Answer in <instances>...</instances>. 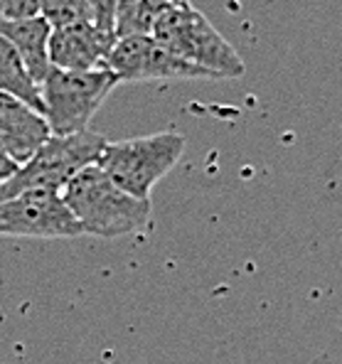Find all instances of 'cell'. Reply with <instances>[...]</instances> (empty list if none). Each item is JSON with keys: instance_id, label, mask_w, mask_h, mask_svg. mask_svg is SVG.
<instances>
[{"instance_id": "8", "label": "cell", "mask_w": 342, "mask_h": 364, "mask_svg": "<svg viewBox=\"0 0 342 364\" xmlns=\"http://www.w3.org/2000/svg\"><path fill=\"white\" fill-rule=\"evenodd\" d=\"M116 35L96 23H79L57 28L50 35V64L67 72L106 69Z\"/></svg>"}, {"instance_id": "10", "label": "cell", "mask_w": 342, "mask_h": 364, "mask_svg": "<svg viewBox=\"0 0 342 364\" xmlns=\"http://www.w3.org/2000/svg\"><path fill=\"white\" fill-rule=\"evenodd\" d=\"M0 35L18 50L20 60L28 67L37 84L47 77L50 64V35L52 25L42 15L35 18H0Z\"/></svg>"}, {"instance_id": "14", "label": "cell", "mask_w": 342, "mask_h": 364, "mask_svg": "<svg viewBox=\"0 0 342 364\" xmlns=\"http://www.w3.org/2000/svg\"><path fill=\"white\" fill-rule=\"evenodd\" d=\"M42 0H0V18H35Z\"/></svg>"}, {"instance_id": "5", "label": "cell", "mask_w": 342, "mask_h": 364, "mask_svg": "<svg viewBox=\"0 0 342 364\" xmlns=\"http://www.w3.org/2000/svg\"><path fill=\"white\" fill-rule=\"evenodd\" d=\"M119 84L121 82L111 69L67 72V69L52 67L40 84L45 119L50 123L52 136L89 131L94 114Z\"/></svg>"}, {"instance_id": "16", "label": "cell", "mask_w": 342, "mask_h": 364, "mask_svg": "<svg viewBox=\"0 0 342 364\" xmlns=\"http://www.w3.org/2000/svg\"><path fill=\"white\" fill-rule=\"evenodd\" d=\"M18 170V163H15L13 158H10L8 153L0 148V185H3L8 178H13V173Z\"/></svg>"}, {"instance_id": "7", "label": "cell", "mask_w": 342, "mask_h": 364, "mask_svg": "<svg viewBox=\"0 0 342 364\" xmlns=\"http://www.w3.org/2000/svg\"><path fill=\"white\" fill-rule=\"evenodd\" d=\"M106 69L119 82H165V79H215L207 69L170 55L153 35H133L116 40Z\"/></svg>"}, {"instance_id": "4", "label": "cell", "mask_w": 342, "mask_h": 364, "mask_svg": "<svg viewBox=\"0 0 342 364\" xmlns=\"http://www.w3.org/2000/svg\"><path fill=\"white\" fill-rule=\"evenodd\" d=\"M106 138L94 131H79L69 136H50L30 160L18 165L13 178L0 185V200L15 197L25 190H64L67 182L84 168L99 163Z\"/></svg>"}, {"instance_id": "11", "label": "cell", "mask_w": 342, "mask_h": 364, "mask_svg": "<svg viewBox=\"0 0 342 364\" xmlns=\"http://www.w3.org/2000/svg\"><path fill=\"white\" fill-rule=\"evenodd\" d=\"M0 91L18 96L25 104H30L32 109L45 114V101H42L40 84L30 77L28 67L20 60L18 50L3 35H0Z\"/></svg>"}, {"instance_id": "9", "label": "cell", "mask_w": 342, "mask_h": 364, "mask_svg": "<svg viewBox=\"0 0 342 364\" xmlns=\"http://www.w3.org/2000/svg\"><path fill=\"white\" fill-rule=\"evenodd\" d=\"M52 136L45 114L32 109L23 99L0 91V148L18 165L32 158V153Z\"/></svg>"}, {"instance_id": "17", "label": "cell", "mask_w": 342, "mask_h": 364, "mask_svg": "<svg viewBox=\"0 0 342 364\" xmlns=\"http://www.w3.org/2000/svg\"><path fill=\"white\" fill-rule=\"evenodd\" d=\"M173 3H178V5H190V0H173Z\"/></svg>"}, {"instance_id": "1", "label": "cell", "mask_w": 342, "mask_h": 364, "mask_svg": "<svg viewBox=\"0 0 342 364\" xmlns=\"http://www.w3.org/2000/svg\"><path fill=\"white\" fill-rule=\"evenodd\" d=\"M62 197L84 234L92 237L116 239L136 234L151 219V202L121 190L96 163L74 175L62 190Z\"/></svg>"}, {"instance_id": "2", "label": "cell", "mask_w": 342, "mask_h": 364, "mask_svg": "<svg viewBox=\"0 0 342 364\" xmlns=\"http://www.w3.org/2000/svg\"><path fill=\"white\" fill-rule=\"evenodd\" d=\"M153 40L170 55L202 67L215 79H237L244 74L239 52L215 30V25L190 5H168L153 28Z\"/></svg>"}, {"instance_id": "15", "label": "cell", "mask_w": 342, "mask_h": 364, "mask_svg": "<svg viewBox=\"0 0 342 364\" xmlns=\"http://www.w3.org/2000/svg\"><path fill=\"white\" fill-rule=\"evenodd\" d=\"M94 10V23L99 28L114 32V15H116V3L119 0H89Z\"/></svg>"}, {"instance_id": "3", "label": "cell", "mask_w": 342, "mask_h": 364, "mask_svg": "<svg viewBox=\"0 0 342 364\" xmlns=\"http://www.w3.org/2000/svg\"><path fill=\"white\" fill-rule=\"evenodd\" d=\"M183 153V133L160 131L153 136L106 143L96 165L128 195L151 202L153 187L178 165Z\"/></svg>"}, {"instance_id": "13", "label": "cell", "mask_w": 342, "mask_h": 364, "mask_svg": "<svg viewBox=\"0 0 342 364\" xmlns=\"http://www.w3.org/2000/svg\"><path fill=\"white\" fill-rule=\"evenodd\" d=\"M40 15L52 25V30L79 23H94V10L89 0H42Z\"/></svg>"}, {"instance_id": "6", "label": "cell", "mask_w": 342, "mask_h": 364, "mask_svg": "<svg viewBox=\"0 0 342 364\" xmlns=\"http://www.w3.org/2000/svg\"><path fill=\"white\" fill-rule=\"evenodd\" d=\"M0 234L28 239H74L84 229L60 190H25L0 200Z\"/></svg>"}, {"instance_id": "12", "label": "cell", "mask_w": 342, "mask_h": 364, "mask_svg": "<svg viewBox=\"0 0 342 364\" xmlns=\"http://www.w3.org/2000/svg\"><path fill=\"white\" fill-rule=\"evenodd\" d=\"M168 5H173V0H119L114 15L116 40L133 35H153V28Z\"/></svg>"}]
</instances>
